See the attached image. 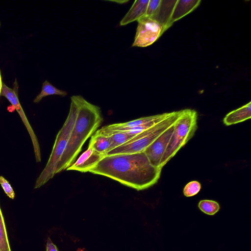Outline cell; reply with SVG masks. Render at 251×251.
I'll return each instance as SVG.
<instances>
[{"label":"cell","mask_w":251,"mask_h":251,"mask_svg":"<svg viewBox=\"0 0 251 251\" xmlns=\"http://www.w3.org/2000/svg\"><path fill=\"white\" fill-rule=\"evenodd\" d=\"M161 170L162 168L153 166L143 151L105 155L89 172L108 177L140 191L155 184Z\"/></svg>","instance_id":"obj_1"},{"label":"cell","mask_w":251,"mask_h":251,"mask_svg":"<svg viewBox=\"0 0 251 251\" xmlns=\"http://www.w3.org/2000/svg\"><path fill=\"white\" fill-rule=\"evenodd\" d=\"M78 112L68 144L57 166L55 174L66 170L75 161L86 141L103 122L100 107L93 104L81 96H75Z\"/></svg>","instance_id":"obj_2"},{"label":"cell","mask_w":251,"mask_h":251,"mask_svg":"<svg viewBox=\"0 0 251 251\" xmlns=\"http://www.w3.org/2000/svg\"><path fill=\"white\" fill-rule=\"evenodd\" d=\"M71 100L68 115L56 135L47 163L36 180L35 189L41 187L54 176L57 166L66 148L78 112V104L75 96L71 97Z\"/></svg>","instance_id":"obj_3"},{"label":"cell","mask_w":251,"mask_h":251,"mask_svg":"<svg viewBox=\"0 0 251 251\" xmlns=\"http://www.w3.org/2000/svg\"><path fill=\"white\" fill-rule=\"evenodd\" d=\"M197 120L196 111L184 109L174 124L173 134L160 162L162 168L193 137L198 128Z\"/></svg>","instance_id":"obj_4"},{"label":"cell","mask_w":251,"mask_h":251,"mask_svg":"<svg viewBox=\"0 0 251 251\" xmlns=\"http://www.w3.org/2000/svg\"><path fill=\"white\" fill-rule=\"evenodd\" d=\"M184 109L173 111L171 115L149 129L136 135L125 144L114 149L106 155L129 154L144 151L165 131L175 124Z\"/></svg>","instance_id":"obj_5"},{"label":"cell","mask_w":251,"mask_h":251,"mask_svg":"<svg viewBox=\"0 0 251 251\" xmlns=\"http://www.w3.org/2000/svg\"><path fill=\"white\" fill-rule=\"evenodd\" d=\"M138 25L132 47H146L156 41L165 31L157 21L145 16L137 21Z\"/></svg>","instance_id":"obj_6"},{"label":"cell","mask_w":251,"mask_h":251,"mask_svg":"<svg viewBox=\"0 0 251 251\" xmlns=\"http://www.w3.org/2000/svg\"><path fill=\"white\" fill-rule=\"evenodd\" d=\"M174 128V124L165 131L144 151L153 166L162 168L160 162L171 138Z\"/></svg>","instance_id":"obj_7"},{"label":"cell","mask_w":251,"mask_h":251,"mask_svg":"<svg viewBox=\"0 0 251 251\" xmlns=\"http://www.w3.org/2000/svg\"><path fill=\"white\" fill-rule=\"evenodd\" d=\"M0 96L5 97L14 106L26 128L31 139L33 148L35 149L38 148L39 144L37 138L21 106L16 90L8 87L5 84L2 83Z\"/></svg>","instance_id":"obj_8"},{"label":"cell","mask_w":251,"mask_h":251,"mask_svg":"<svg viewBox=\"0 0 251 251\" xmlns=\"http://www.w3.org/2000/svg\"><path fill=\"white\" fill-rule=\"evenodd\" d=\"M172 112L164 113L162 114L142 117L129 122L122 123H117L105 126L96 132L100 134L105 136H110L119 129L132 127L141 125L147 124L156 120L165 119L170 116Z\"/></svg>","instance_id":"obj_9"},{"label":"cell","mask_w":251,"mask_h":251,"mask_svg":"<svg viewBox=\"0 0 251 251\" xmlns=\"http://www.w3.org/2000/svg\"><path fill=\"white\" fill-rule=\"evenodd\" d=\"M104 156L88 146L87 149L80 155L76 161L66 170L67 171H76L82 173L89 172Z\"/></svg>","instance_id":"obj_10"},{"label":"cell","mask_w":251,"mask_h":251,"mask_svg":"<svg viewBox=\"0 0 251 251\" xmlns=\"http://www.w3.org/2000/svg\"><path fill=\"white\" fill-rule=\"evenodd\" d=\"M149 0H136L129 11L121 20L120 25H126L146 16Z\"/></svg>","instance_id":"obj_11"},{"label":"cell","mask_w":251,"mask_h":251,"mask_svg":"<svg viewBox=\"0 0 251 251\" xmlns=\"http://www.w3.org/2000/svg\"><path fill=\"white\" fill-rule=\"evenodd\" d=\"M201 2L200 0H177L170 18V25L193 11Z\"/></svg>","instance_id":"obj_12"},{"label":"cell","mask_w":251,"mask_h":251,"mask_svg":"<svg viewBox=\"0 0 251 251\" xmlns=\"http://www.w3.org/2000/svg\"><path fill=\"white\" fill-rule=\"evenodd\" d=\"M251 118V102L233 110L225 117L223 123L226 126H230L243 122Z\"/></svg>","instance_id":"obj_13"},{"label":"cell","mask_w":251,"mask_h":251,"mask_svg":"<svg viewBox=\"0 0 251 251\" xmlns=\"http://www.w3.org/2000/svg\"><path fill=\"white\" fill-rule=\"evenodd\" d=\"M176 0H162L156 15L152 19L157 21L163 27L165 31L170 26V18Z\"/></svg>","instance_id":"obj_14"},{"label":"cell","mask_w":251,"mask_h":251,"mask_svg":"<svg viewBox=\"0 0 251 251\" xmlns=\"http://www.w3.org/2000/svg\"><path fill=\"white\" fill-rule=\"evenodd\" d=\"M111 144L110 136L100 134L96 132L91 136L89 146L98 153L105 155Z\"/></svg>","instance_id":"obj_15"},{"label":"cell","mask_w":251,"mask_h":251,"mask_svg":"<svg viewBox=\"0 0 251 251\" xmlns=\"http://www.w3.org/2000/svg\"><path fill=\"white\" fill-rule=\"evenodd\" d=\"M67 92L65 91L60 90L50 84L48 80H45L42 84V90L40 93L35 97L33 100L34 103H38L41 100L48 96L59 95L65 97L67 95Z\"/></svg>","instance_id":"obj_16"},{"label":"cell","mask_w":251,"mask_h":251,"mask_svg":"<svg viewBox=\"0 0 251 251\" xmlns=\"http://www.w3.org/2000/svg\"><path fill=\"white\" fill-rule=\"evenodd\" d=\"M110 136L111 144L108 152L114 149L125 144L135 136L127 132H122L115 133Z\"/></svg>","instance_id":"obj_17"},{"label":"cell","mask_w":251,"mask_h":251,"mask_svg":"<svg viewBox=\"0 0 251 251\" xmlns=\"http://www.w3.org/2000/svg\"><path fill=\"white\" fill-rule=\"evenodd\" d=\"M0 251H11L4 218L0 207Z\"/></svg>","instance_id":"obj_18"},{"label":"cell","mask_w":251,"mask_h":251,"mask_svg":"<svg viewBox=\"0 0 251 251\" xmlns=\"http://www.w3.org/2000/svg\"><path fill=\"white\" fill-rule=\"evenodd\" d=\"M198 207L202 212L209 215L215 214L220 208V205L217 201L208 200L200 201Z\"/></svg>","instance_id":"obj_19"},{"label":"cell","mask_w":251,"mask_h":251,"mask_svg":"<svg viewBox=\"0 0 251 251\" xmlns=\"http://www.w3.org/2000/svg\"><path fill=\"white\" fill-rule=\"evenodd\" d=\"M201 187V184L198 181H190L184 186L183 190V194L187 197L194 196L200 191Z\"/></svg>","instance_id":"obj_20"},{"label":"cell","mask_w":251,"mask_h":251,"mask_svg":"<svg viewBox=\"0 0 251 251\" xmlns=\"http://www.w3.org/2000/svg\"><path fill=\"white\" fill-rule=\"evenodd\" d=\"M161 0H149L146 16L153 18L158 12Z\"/></svg>","instance_id":"obj_21"},{"label":"cell","mask_w":251,"mask_h":251,"mask_svg":"<svg viewBox=\"0 0 251 251\" xmlns=\"http://www.w3.org/2000/svg\"><path fill=\"white\" fill-rule=\"evenodd\" d=\"M0 184L6 195L10 199H14L15 193L9 182L2 176H0Z\"/></svg>","instance_id":"obj_22"},{"label":"cell","mask_w":251,"mask_h":251,"mask_svg":"<svg viewBox=\"0 0 251 251\" xmlns=\"http://www.w3.org/2000/svg\"><path fill=\"white\" fill-rule=\"evenodd\" d=\"M46 251H59L56 246L53 243L50 238H48L47 242Z\"/></svg>","instance_id":"obj_23"},{"label":"cell","mask_w":251,"mask_h":251,"mask_svg":"<svg viewBox=\"0 0 251 251\" xmlns=\"http://www.w3.org/2000/svg\"><path fill=\"white\" fill-rule=\"evenodd\" d=\"M2 80H1V73H0V93H1V89H2Z\"/></svg>","instance_id":"obj_24"},{"label":"cell","mask_w":251,"mask_h":251,"mask_svg":"<svg viewBox=\"0 0 251 251\" xmlns=\"http://www.w3.org/2000/svg\"></svg>","instance_id":"obj_25"}]
</instances>
